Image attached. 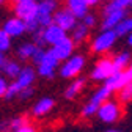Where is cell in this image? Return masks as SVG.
<instances>
[{
  "label": "cell",
  "mask_w": 132,
  "mask_h": 132,
  "mask_svg": "<svg viewBox=\"0 0 132 132\" xmlns=\"http://www.w3.org/2000/svg\"><path fill=\"white\" fill-rule=\"evenodd\" d=\"M35 77H36V72L31 66H24L21 69L19 76L14 79V82L8 84V88L5 91V96L6 99H14L18 97V94L24 90V88H28V87H33V82H35Z\"/></svg>",
  "instance_id": "obj_1"
},
{
  "label": "cell",
  "mask_w": 132,
  "mask_h": 132,
  "mask_svg": "<svg viewBox=\"0 0 132 132\" xmlns=\"http://www.w3.org/2000/svg\"><path fill=\"white\" fill-rule=\"evenodd\" d=\"M57 11V2L55 0H41L38 3V13H36V21L39 27H47L52 24V16Z\"/></svg>",
  "instance_id": "obj_2"
},
{
  "label": "cell",
  "mask_w": 132,
  "mask_h": 132,
  "mask_svg": "<svg viewBox=\"0 0 132 132\" xmlns=\"http://www.w3.org/2000/svg\"><path fill=\"white\" fill-rule=\"evenodd\" d=\"M85 66V58L82 55H72L66 60V63L60 68V76L64 79H72L80 74V71Z\"/></svg>",
  "instance_id": "obj_3"
},
{
  "label": "cell",
  "mask_w": 132,
  "mask_h": 132,
  "mask_svg": "<svg viewBox=\"0 0 132 132\" xmlns=\"http://www.w3.org/2000/svg\"><path fill=\"white\" fill-rule=\"evenodd\" d=\"M57 66H58L57 57L52 54V51H46V52H44V57H43L41 61L38 63V74H39L41 77L52 79V77L55 76Z\"/></svg>",
  "instance_id": "obj_4"
},
{
  "label": "cell",
  "mask_w": 132,
  "mask_h": 132,
  "mask_svg": "<svg viewBox=\"0 0 132 132\" xmlns=\"http://www.w3.org/2000/svg\"><path fill=\"white\" fill-rule=\"evenodd\" d=\"M38 13V3L35 0H27V2H18L14 5V14L16 18L27 22L31 19H36Z\"/></svg>",
  "instance_id": "obj_5"
},
{
  "label": "cell",
  "mask_w": 132,
  "mask_h": 132,
  "mask_svg": "<svg viewBox=\"0 0 132 132\" xmlns=\"http://www.w3.org/2000/svg\"><path fill=\"white\" fill-rule=\"evenodd\" d=\"M52 24L58 25L61 30L68 31V30H72L76 25H77V19L74 18V14L69 11V10H57L52 16Z\"/></svg>",
  "instance_id": "obj_6"
},
{
  "label": "cell",
  "mask_w": 132,
  "mask_h": 132,
  "mask_svg": "<svg viewBox=\"0 0 132 132\" xmlns=\"http://www.w3.org/2000/svg\"><path fill=\"white\" fill-rule=\"evenodd\" d=\"M117 33L113 30H104L94 41H93V51L94 52H105L115 44Z\"/></svg>",
  "instance_id": "obj_7"
},
{
  "label": "cell",
  "mask_w": 132,
  "mask_h": 132,
  "mask_svg": "<svg viewBox=\"0 0 132 132\" xmlns=\"http://www.w3.org/2000/svg\"><path fill=\"white\" fill-rule=\"evenodd\" d=\"M96 113L104 123H113V121H117L118 117H120V107L115 102L105 101V102H102L101 105H99Z\"/></svg>",
  "instance_id": "obj_8"
},
{
  "label": "cell",
  "mask_w": 132,
  "mask_h": 132,
  "mask_svg": "<svg viewBox=\"0 0 132 132\" xmlns=\"http://www.w3.org/2000/svg\"><path fill=\"white\" fill-rule=\"evenodd\" d=\"M52 54L57 57V60H68L71 55H72V51H74V43L71 38H63L61 41H58L57 44L52 46Z\"/></svg>",
  "instance_id": "obj_9"
},
{
  "label": "cell",
  "mask_w": 132,
  "mask_h": 132,
  "mask_svg": "<svg viewBox=\"0 0 132 132\" xmlns=\"http://www.w3.org/2000/svg\"><path fill=\"white\" fill-rule=\"evenodd\" d=\"M112 74H115V69H113V63L112 60H101L96 66H94V69L91 72V77L94 80H107Z\"/></svg>",
  "instance_id": "obj_10"
},
{
  "label": "cell",
  "mask_w": 132,
  "mask_h": 132,
  "mask_svg": "<svg viewBox=\"0 0 132 132\" xmlns=\"http://www.w3.org/2000/svg\"><path fill=\"white\" fill-rule=\"evenodd\" d=\"M2 30L6 33L10 38H19V36H22L24 33L27 31V30H25L24 21H21V19H18V18H11V19H8V21L3 24Z\"/></svg>",
  "instance_id": "obj_11"
},
{
  "label": "cell",
  "mask_w": 132,
  "mask_h": 132,
  "mask_svg": "<svg viewBox=\"0 0 132 132\" xmlns=\"http://www.w3.org/2000/svg\"><path fill=\"white\" fill-rule=\"evenodd\" d=\"M43 36H44V43L46 44H57L58 41H61L63 38H66V31L61 30L58 25L55 24H51V25H47L43 28Z\"/></svg>",
  "instance_id": "obj_12"
},
{
  "label": "cell",
  "mask_w": 132,
  "mask_h": 132,
  "mask_svg": "<svg viewBox=\"0 0 132 132\" xmlns=\"http://www.w3.org/2000/svg\"><path fill=\"white\" fill-rule=\"evenodd\" d=\"M132 80V77L129 76V72L124 69V71H120V72H115V74H112L107 80H105V87L107 88H110L112 91L113 90H121L127 82H130Z\"/></svg>",
  "instance_id": "obj_13"
},
{
  "label": "cell",
  "mask_w": 132,
  "mask_h": 132,
  "mask_svg": "<svg viewBox=\"0 0 132 132\" xmlns=\"http://www.w3.org/2000/svg\"><path fill=\"white\" fill-rule=\"evenodd\" d=\"M66 10H69L76 19H82L88 11L87 0H66Z\"/></svg>",
  "instance_id": "obj_14"
},
{
  "label": "cell",
  "mask_w": 132,
  "mask_h": 132,
  "mask_svg": "<svg viewBox=\"0 0 132 132\" xmlns=\"http://www.w3.org/2000/svg\"><path fill=\"white\" fill-rule=\"evenodd\" d=\"M124 18H126V11H124V10L110 11L109 14H105V19H104V22H102V28H104V30H113Z\"/></svg>",
  "instance_id": "obj_15"
},
{
  "label": "cell",
  "mask_w": 132,
  "mask_h": 132,
  "mask_svg": "<svg viewBox=\"0 0 132 132\" xmlns=\"http://www.w3.org/2000/svg\"><path fill=\"white\" fill-rule=\"evenodd\" d=\"M54 105H55V102H54L52 97H43V99H39V101L33 105L31 113L35 115V117H44V115H47L49 112L54 109Z\"/></svg>",
  "instance_id": "obj_16"
},
{
  "label": "cell",
  "mask_w": 132,
  "mask_h": 132,
  "mask_svg": "<svg viewBox=\"0 0 132 132\" xmlns=\"http://www.w3.org/2000/svg\"><path fill=\"white\" fill-rule=\"evenodd\" d=\"M21 69H22V66L19 64V61H16V60H6V63L2 68V71H3L6 79H16L19 76Z\"/></svg>",
  "instance_id": "obj_17"
},
{
  "label": "cell",
  "mask_w": 132,
  "mask_h": 132,
  "mask_svg": "<svg viewBox=\"0 0 132 132\" xmlns=\"http://www.w3.org/2000/svg\"><path fill=\"white\" fill-rule=\"evenodd\" d=\"M85 87V79H77V80H74L72 84L66 88V91H64V97L66 99H72V97H76L80 91H82V88Z\"/></svg>",
  "instance_id": "obj_18"
},
{
  "label": "cell",
  "mask_w": 132,
  "mask_h": 132,
  "mask_svg": "<svg viewBox=\"0 0 132 132\" xmlns=\"http://www.w3.org/2000/svg\"><path fill=\"white\" fill-rule=\"evenodd\" d=\"M112 63H113V69H115V72L124 71L127 66H129V63H130V55H129L127 52H123V54H120L115 60H112Z\"/></svg>",
  "instance_id": "obj_19"
},
{
  "label": "cell",
  "mask_w": 132,
  "mask_h": 132,
  "mask_svg": "<svg viewBox=\"0 0 132 132\" xmlns=\"http://www.w3.org/2000/svg\"><path fill=\"white\" fill-rule=\"evenodd\" d=\"M87 36H88V28L84 25V24H79V25H76L74 28H72V43L74 44H79V43H82V41H85L87 39Z\"/></svg>",
  "instance_id": "obj_20"
},
{
  "label": "cell",
  "mask_w": 132,
  "mask_h": 132,
  "mask_svg": "<svg viewBox=\"0 0 132 132\" xmlns=\"http://www.w3.org/2000/svg\"><path fill=\"white\" fill-rule=\"evenodd\" d=\"M110 94H112V90L107 88V87H102V88H99V90L93 94L91 102H94V104H97V105H101L102 102H105L107 99L110 97Z\"/></svg>",
  "instance_id": "obj_21"
},
{
  "label": "cell",
  "mask_w": 132,
  "mask_h": 132,
  "mask_svg": "<svg viewBox=\"0 0 132 132\" xmlns=\"http://www.w3.org/2000/svg\"><path fill=\"white\" fill-rule=\"evenodd\" d=\"M35 47L36 46L33 44V43H24V44H21L18 47V57L21 60H30L33 51H35Z\"/></svg>",
  "instance_id": "obj_22"
},
{
  "label": "cell",
  "mask_w": 132,
  "mask_h": 132,
  "mask_svg": "<svg viewBox=\"0 0 132 132\" xmlns=\"http://www.w3.org/2000/svg\"><path fill=\"white\" fill-rule=\"evenodd\" d=\"M113 31L117 33V36H123L126 33H130L132 31V18H124L117 27L113 28Z\"/></svg>",
  "instance_id": "obj_23"
},
{
  "label": "cell",
  "mask_w": 132,
  "mask_h": 132,
  "mask_svg": "<svg viewBox=\"0 0 132 132\" xmlns=\"http://www.w3.org/2000/svg\"><path fill=\"white\" fill-rule=\"evenodd\" d=\"M132 99V80L127 82V84L120 90V101L121 102H127Z\"/></svg>",
  "instance_id": "obj_24"
},
{
  "label": "cell",
  "mask_w": 132,
  "mask_h": 132,
  "mask_svg": "<svg viewBox=\"0 0 132 132\" xmlns=\"http://www.w3.org/2000/svg\"><path fill=\"white\" fill-rule=\"evenodd\" d=\"M11 49V38L6 35V33L0 28V52H6Z\"/></svg>",
  "instance_id": "obj_25"
},
{
  "label": "cell",
  "mask_w": 132,
  "mask_h": 132,
  "mask_svg": "<svg viewBox=\"0 0 132 132\" xmlns=\"http://www.w3.org/2000/svg\"><path fill=\"white\" fill-rule=\"evenodd\" d=\"M25 124H28L25 117H16V118H13L11 121H8V129L16 130V129H21V127L25 126Z\"/></svg>",
  "instance_id": "obj_26"
},
{
  "label": "cell",
  "mask_w": 132,
  "mask_h": 132,
  "mask_svg": "<svg viewBox=\"0 0 132 132\" xmlns=\"http://www.w3.org/2000/svg\"><path fill=\"white\" fill-rule=\"evenodd\" d=\"M97 109H99V105L90 101V102L84 107V110H82V117H87V118H88V117H93V115L97 112Z\"/></svg>",
  "instance_id": "obj_27"
},
{
  "label": "cell",
  "mask_w": 132,
  "mask_h": 132,
  "mask_svg": "<svg viewBox=\"0 0 132 132\" xmlns=\"http://www.w3.org/2000/svg\"><path fill=\"white\" fill-rule=\"evenodd\" d=\"M33 35V44L35 46H39V47H44V36H43V27H39L36 31H33L31 33Z\"/></svg>",
  "instance_id": "obj_28"
},
{
  "label": "cell",
  "mask_w": 132,
  "mask_h": 132,
  "mask_svg": "<svg viewBox=\"0 0 132 132\" xmlns=\"http://www.w3.org/2000/svg\"><path fill=\"white\" fill-rule=\"evenodd\" d=\"M44 52H46V51H44L43 47L36 46V47H35V51H33V54H31V58H30V60L35 63V64H38V63L41 61V58L44 57Z\"/></svg>",
  "instance_id": "obj_29"
},
{
  "label": "cell",
  "mask_w": 132,
  "mask_h": 132,
  "mask_svg": "<svg viewBox=\"0 0 132 132\" xmlns=\"http://www.w3.org/2000/svg\"><path fill=\"white\" fill-rule=\"evenodd\" d=\"M82 24H84V25H85L87 28L93 27V25L96 24V19H94V16H93V14H88V13H87V14L84 16V18H82Z\"/></svg>",
  "instance_id": "obj_30"
},
{
  "label": "cell",
  "mask_w": 132,
  "mask_h": 132,
  "mask_svg": "<svg viewBox=\"0 0 132 132\" xmlns=\"http://www.w3.org/2000/svg\"><path fill=\"white\" fill-rule=\"evenodd\" d=\"M33 93H35V88H33V87H28V88H24V90L18 94V97H19V99H28V97H31Z\"/></svg>",
  "instance_id": "obj_31"
},
{
  "label": "cell",
  "mask_w": 132,
  "mask_h": 132,
  "mask_svg": "<svg viewBox=\"0 0 132 132\" xmlns=\"http://www.w3.org/2000/svg\"><path fill=\"white\" fill-rule=\"evenodd\" d=\"M6 88H8V82H6V79L0 76V97H3V96H5Z\"/></svg>",
  "instance_id": "obj_32"
},
{
  "label": "cell",
  "mask_w": 132,
  "mask_h": 132,
  "mask_svg": "<svg viewBox=\"0 0 132 132\" xmlns=\"http://www.w3.org/2000/svg\"><path fill=\"white\" fill-rule=\"evenodd\" d=\"M11 132H36V129L33 126H30V124H25L21 129H16V130H11Z\"/></svg>",
  "instance_id": "obj_33"
},
{
  "label": "cell",
  "mask_w": 132,
  "mask_h": 132,
  "mask_svg": "<svg viewBox=\"0 0 132 132\" xmlns=\"http://www.w3.org/2000/svg\"><path fill=\"white\" fill-rule=\"evenodd\" d=\"M6 60H8L6 55H5L3 52H0V71H2V68H3V64L6 63Z\"/></svg>",
  "instance_id": "obj_34"
},
{
  "label": "cell",
  "mask_w": 132,
  "mask_h": 132,
  "mask_svg": "<svg viewBox=\"0 0 132 132\" xmlns=\"http://www.w3.org/2000/svg\"><path fill=\"white\" fill-rule=\"evenodd\" d=\"M0 132H10L8 123H0Z\"/></svg>",
  "instance_id": "obj_35"
},
{
  "label": "cell",
  "mask_w": 132,
  "mask_h": 132,
  "mask_svg": "<svg viewBox=\"0 0 132 132\" xmlns=\"http://www.w3.org/2000/svg\"><path fill=\"white\" fill-rule=\"evenodd\" d=\"M99 2V0H87V3H88V6H91V5H96Z\"/></svg>",
  "instance_id": "obj_36"
},
{
  "label": "cell",
  "mask_w": 132,
  "mask_h": 132,
  "mask_svg": "<svg viewBox=\"0 0 132 132\" xmlns=\"http://www.w3.org/2000/svg\"><path fill=\"white\" fill-rule=\"evenodd\" d=\"M126 71H127V72H129V76L132 77V61L129 63V68H126Z\"/></svg>",
  "instance_id": "obj_37"
},
{
  "label": "cell",
  "mask_w": 132,
  "mask_h": 132,
  "mask_svg": "<svg viewBox=\"0 0 132 132\" xmlns=\"http://www.w3.org/2000/svg\"><path fill=\"white\" fill-rule=\"evenodd\" d=\"M127 43H129V46H132V31H130V35H129V38H127Z\"/></svg>",
  "instance_id": "obj_38"
},
{
  "label": "cell",
  "mask_w": 132,
  "mask_h": 132,
  "mask_svg": "<svg viewBox=\"0 0 132 132\" xmlns=\"http://www.w3.org/2000/svg\"><path fill=\"white\" fill-rule=\"evenodd\" d=\"M6 2H8V0H0V6H2V5H5Z\"/></svg>",
  "instance_id": "obj_39"
},
{
  "label": "cell",
  "mask_w": 132,
  "mask_h": 132,
  "mask_svg": "<svg viewBox=\"0 0 132 132\" xmlns=\"http://www.w3.org/2000/svg\"><path fill=\"white\" fill-rule=\"evenodd\" d=\"M14 2L18 3V2H27V0H14ZM35 2H36V0H35Z\"/></svg>",
  "instance_id": "obj_40"
},
{
  "label": "cell",
  "mask_w": 132,
  "mask_h": 132,
  "mask_svg": "<svg viewBox=\"0 0 132 132\" xmlns=\"http://www.w3.org/2000/svg\"><path fill=\"white\" fill-rule=\"evenodd\" d=\"M107 132H120V130H107Z\"/></svg>",
  "instance_id": "obj_41"
},
{
  "label": "cell",
  "mask_w": 132,
  "mask_h": 132,
  "mask_svg": "<svg viewBox=\"0 0 132 132\" xmlns=\"http://www.w3.org/2000/svg\"><path fill=\"white\" fill-rule=\"evenodd\" d=\"M130 8H132V0H130Z\"/></svg>",
  "instance_id": "obj_42"
}]
</instances>
